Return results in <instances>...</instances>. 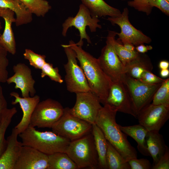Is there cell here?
I'll return each instance as SVG.
<instances>
[{
	"label": "cell",
	"mask_w": 169,
	"mask_h": 169,
	"mask_svg": "<svg viewBox=\"0 0 169 169\" xmlns=\"http://www.w3.org/2000/svg\"><path fill=\"white\" fill-rule=\"evenodd\" d=\"M71 141L66 153L78 168H100L98 157L92 132Z\"/></svg>",
	"instance_id": "277c9868"
},
{
	"label": "cell",
	"mask_w": 169,
	"mask_h": 169,
	"mask_svg": "<svg viewBox=\"0 0 169 169\" xmlns=\"http://www.w3.org/2000/svg\"><path fill=\"white\" fill-rule=\"evenodd\" d=\"M16 107L7 108L3 114L0 123V157L6 146L7 140L5 138L6 130L14 115L17 113Z\"/></svg>",
	"instance_id": "f1b7e54d"
},
{
	"label": "cell",
	"mask_w": 169,
	"mask_h": 169,
	"mask_svg": "<svg viewBox=\"0 0 169 169\" xmlns=\"http://www.w3.org/2000/svg\"><path fill=\"white\" fill-rule=\"evenodd\" d=\"M146 144L148 151L153 159V165L158 161L168 146L165 144L163 136L159 131H148L146 136Z\"/></svg>",
	"instance_id": "ffe728a7"
},
{
	"label": "cell",
	"mask_w": 169,
	"mask_h": 169,
	"mask_svg": "<svg viewBox=\"0 0 169 169\" xmlns=\"http://www.w3.org/2000/svg\"><path fill=\"white\" fill-rule=\"evenodd\" d=\"M14 13L12 10L2 8L1 17L5 21L4 31L0 36V44L7 51L13 55L16 53V44L14 33L12 28L13 23H15Z\"/></svg>",
	"instance_id": "d6986e66"
},
{
	"label": "cell",
	"mask_w": 169,
	"mask_h": 169,
	"mask_svg": "<svg viewBox=\"0 0 169 169\" xmlns=\"http://www.w3.org/2000/svg\"><path fill=\"white\" fill-rule=\"evenodd\" d=\"M152 169H169V149L168 147L157 162L151 167Z\"/></svg>",
	"instance_id": "f35d334b"
},
{
	"label": "cell",
	"mask_w": 169,
	"mask_h": 169,
	"mask_svg": "<svg viewBox=\"0 0 169 169\" xmlns=\"http://www.w3.org/2000/svg\"><path fill=\"white\" fill-rule=\"evenodd\" d=\"M116 33L112 31L111 38L112 44L115 53L125 66L136 58L139 53L136 50L131 51L126 49L122 44L115 39Z\"/></svg>",
	"instance_id": "83f0119b"
},
{
	"label": "cell",
	"mask_w": 169,
	"mask_h": 169,
	"mask_svg": "<svg viewBox=\"0 0 169 169\" xmlns=\"http://www.w3.org/2000/svg\"><path fill=\"white\" fill-rule=\"evenodd\" d=\"M152 49L151 45H146L144 44H141L135 46L136 50L141 54H145Z\"/></svg>",
	"instance_id": "60d3db41"
},
{
	"label": "cell",
	"mask_w": 169,
	"mask_h": 169,
	"mask_svg": "<svg viewBox=\"0 0 169 169\" xmlns=\"http://www.w3.org/2000/svg\"><path fill=\"white\" fill-rule=\"evenodd\" d=\"M19 133L15 128L7 140L6 148L0 157V169H14V167L23 145L18 141Z\"/></svg>",
	"instance_id": "e0dca14e"
},
{
	"label": "cell",
	"mask_w": 169,
	"mask_h": 169,
	"mask_svg": "<svg viewBox=\"0 0 169 169\" xmlns=\"http://www.w3.org/2000/svg\"><path fill=\"white\" fill-rule=\"evenodd\" d=\"M138 80L145 84H156L161 83L164 79L157 76L151 71H146L142 73Z\"/></svg>",
	"instance_id": "e575fe53"
},
{
	"label": "cell",
	"mask_w": 169,
	"mask_h": 169,
	"mask_svg": "<svg viewBox=\"0 0 169 169\" xmlns=\"http://www.w3.org/2000/svg\"><path fill=\"white\" fill-rule=\"evenodd\" d=\"M120 41L124 47L127 50L131 51L136 50L135 46L131 42L125 40H122Z\"/></svg>",
	"instance_id": "b9f144b4"
},
{
	"label": "cell",
	"mask_w": 169,
	"mask_h": 169,
	"mask_svg": "<svg viewBox=\"0 0 169 169\" xmlns=\"http://www.w3.org/2000/svg\"><path fill=\"white\" fill-rule=\"evenodd\" d=\"M18 0L38 17H44L51 8L49 2L45 0Z\"/></svg>",
	"instance_id": "f546056e"
},
{
	"label": "cell",
	"mask_w": 169,
	"mask_h": 169,
	"mask_svg": "<svg viewBox=\"0 0 169 169\" xmlns=\"http://www.w3.org/2000/svg\"><path fill=\"white\" fill-rule=\"evenodd\" d=\"M24 58L28 60L31 65L35 68L41 69L45 63L46 56L36 53L28 49H26L23 54Z\"/></svg>",
	"instance_id": "1f68e13d"
},
{
	"label": "cell",
	"mask_w": 169,
	"mask_h": 169,
	"mask_svg": "<svg viewBox=\"0 0 169 169\" xmlns=\"http://www.w3.org/2000/svg\"><path fill=\"white\" fill-rule=\"evenodd\" d=\"M148 1L152 7H156L167 16H169V2L166 0H148Z\"/></svg>",
	"instance_id": "74e56055"
},
{
	"label": "cell",
	"mask_w": 169,
	"mask_h": 169,
	"mask_svg": "<svg viewBox=\"0 0 169 169\" xmlns=\"http://www.w3.org/2000/svg\"><path fill=\"white\" fill-rule=\"evenodd\" d=\"M18 135L23 146L32 147L47 155L66 153L71 141L53 131H40L29 125Z\"/></svg>",
	"instance_id": "3957f363"
},
{
	"label": "cell",
	"mask_w": 169,
	"mask_h": 169,
	"mask_svg": "<svg viewBox=\"0 0 169 169\" xmlns=\"http://www.w3.org/2000/svg\"><path fill=\"white\" fill-rule=\"evenodd\" d=\"M64 108L58 101L48 99L39 102L31 117L29 126L51 128L63 115Z\"/></svg>",
	"instance_id": "ba28073f"
},
{
	"label": "cell",
	"mask_w": 169,
	"mask_h": 169,
	"mask_svg": "<svg viewBox=\"0 0 169 169\" xmlns=\"http://www.w3.org/2000/svg\"><path fill=\"white\" fill-rule=\"evenodd\" d=\"M158 66L161 70L168 69L169 67V62L167 60H161L159 63Z\"/></svg>",
	"instance_id": "7bdbcfd3"
},
{
	"label": "cell",
	"mask_w": 169,
	"mask_h": 169,
	"mask_svg": "<svg viewBox=\"0 0 169 169\" xmlns=\"http://www.w3.org/2000/svg\"><path fill=\"white\" fill-rule=\"evenodd\" d=\"M129 11L124 8L121 15L115 17H108L107 20L113 25H117L120 29V33H116L118 40H125L132 43L135 46L141 44H149L151 38L142 31L136 28L130 23L129 18Z\"/></svg>",
	"instance_id": "4fadbf2b"
},
{
	"label": "cell",
	"mask_w": 169,
	"mask_h": 169,
	"mask_svg": "<svg viewBox=\"0 0 169 169\" xmlns=\"http://www.w3.org/2000/svg\"><path fill=\"white\" fill-rule=\"evenodd\" d=\"M105 104L137 119L131 96L123 80L112 81Z\"/></svg>",
	"instance_id": "7c38bea8"
},
{
	"label": "cell",
	"mask_w": 169,
	"mask_h": 169,
	"mask_svg": "<svg viewBox=\"0 0 169 169\" xmlns=\"http://www.w3.org/2000/svg\"><path fill=\"white\" fill-rule=\"evenodd\" d=\"M119 127L124 134L136 141L137 149L140 153L145 156H150L146 144V138L148 131L146 128L140 124L129 126L119 125Z\"/></svg>",
	"instance_id": "cb8c5ba5"
},
{
	"label": "cell",
	"mask_w": 169,
	"mask_h": 169,
	"mask_svg": "<svg viewBox=\"0 0 169 169\" xmlns=\"http://www.w3.org/2000/svg\"><path fill=\"white\" fill-rule=\"evenodd\" d=\"M7 108V101L3 95L0 83V123L3 115Z\"/></svg>",
	"instance_id": "ab89813d"
},
{
	"label": "cell",
	"mask_w": 169,
	"mask_h": 169,
	"mask_svg": "<svg viewBox=\"0 0 169 169\" xmlns=\"http://www.w3.org/2000/svg\"><path fill=\"white\" fill-rule=\"evenodd\" d=\"M153 65L150 58L145 54L139 53L135 59L125 66L126 74L139 79L146 71H152Z\"/></svg>",
	"instance_id": "603a6c76"
},
{
	"label": "cell",
	"mask_w": 169,
	"mask_h": 169,
	"mask_svg": "<svg viewBox=\"0 0 169 169\" xmlns=\"http://www.w3.org/2000/svg\"><path fill=\"white\" fill-rule=\"evenodd\" d=\"M75 94V103L73 108H69L70 113L92 125L95 123L102 107L99 99L91 91Z\"/></svg>",
	"instance_id": "8fae6325"
},
{
	"label": "cell",
	"mask_w": 169,
	"mask_h": 169,
	"mask_svg": "<svg viewBox=\"0 0 169 169\" xmlns=\"http://www.w3.org/2000/svg\"><path fill=\"white\" fill-rule=\"evenodd\" d=\"M41 70V78L48 76L53 81L60 84L63 83V80L59 73L58 68H54L52 64L46 62Z\"/></svg>",
	"instance_id": "d6a6232c"
},
{
	"label": "cell",
	"mask_w": 169,
	"mask_h": 169,
	"mask_svg": "<svg viewBox=\"0 0 169 169\" xmlns=\"http://www.w3.org/2000/svg\"><path fill=\"white\" fill-rule=\"evenodd\" d=\"M129 0L128 5L134 8L139 12L145 13L147 15H150L152 11V7L149 4L148 0Z\"/></svg>",
	"instance_id": "836d02e7"
},
{
	"label": "cell",
	"mask_w": 169,
	"mask_h": 169,
	"mask_svg": "<svg viewBox=\"0 0 169 169\" xmlns=\"http://www.w3.org/2000/svg\"><path fill=\"white\" fill-rule=\"evenodd\" d=\"M7 51L3 48V47L0 44V56H7Z\"/></svg>",
	"instance_id": "f6af8a7d"
},
{
	"label": "cell",
	"mask_w": 169,
	"mask_h": 169,
	"mask_svg": "<svg viewBox=\"0 0 169 169\" xmlns=\"http://www.w3.org/2000/svg\"><path fill=\"white\" fill-rule=\"evenodd\" d=\"M117 112L108 105H104L99 112L95 123L101 129L106 140L128 161L137 158V152L116 123Z\"/></svg>",
	"instance_id": "7a4b0ae2"
},
{
	"label": "cell",
	"mask_w": 169,
	"mask_h": 169,
	"mask_svg": "<svg viewBox=\"0 0 169 169\" xmlns=\"http://www.w3.org/2000/svg\"><path fill=\"white\" fill-rule=\"evenodd\" d=\"M14 74L8 79L7 82L15 84V88L19 89L23 97H33L36 93L34 87L35 81L33 78L31 69L25 64L19 63L13 67Z\"/></svg>",
	"instance_id": "9a60e30c"
},
{
	"label": "cell",
	"mask_w": 169,
	"mask_h": 169,
	"mask_svg": "<svg viewBox=\"0 0 169 169\" xmlns=\"http://www.w3.org/2000/svg\"><path fill=\"white\" fill-rule=\"evenodd\" d=\"M128 162L131 169H150L152 166L149 160L145 158H132Z\"/></svg>",
	"instance_id": "d590c367"
},
{
	"label": "cell",
	"mask_w": 169,
	"mask_h": 169,
	"mask_svg": "<svg viewBox=\"0 0 169 169\" xmlns=\"http://www.w3.org/2000/svg\"><path fill=\"white\" fill-rule=\"evenodd\" d=\"M48 155L32 147L23 146L14 169H47Z\"/></svg>",
	"instance_id": "2e32d148"
},
{
	"label": "cell",
	"mask_w": 169,
	"mask_h": 169,
	"mask_svg": "<svg viewBox=\"0 0 169 169\" xmlns=\"http://www.w3.org/2000/svg\"><path fill=\"white\" fill-rule=\"evenodd\" d=\"M1 9H2V8H0V17H1ZM2 28V26H1V23L0 22V31L1 29ZM1 35V34L0 33V36Z\"/></svg>",
	"instance_id": "bcb514c9"
},
{
	"label": "cell",
	"mask_w": 169,
	"mask_h": 169,
	"mask_svg": "<svg viewBox=\"0 0 169 169\" xmlns=\"http://www.w3.org/2000/svg\"><path fill=\"white\" fill-rule=\"evenodd\" d=\"M100 22L99 18L92 16L88 9L81 3L76 15L74 17H69L63 23L62 35L65 37L69 28L74 27L79 32L80 40L77 43V44L83 45V39L91 43L90 38L86 32V27H88L91 32H95L97 28H102L101 25L99 23Z\"/></svg>",
	"instance_id": "52a82bcc"
},
{
	"label": "cell",
	"mask_w": 169,
	"mask_h": 169,
	"mask_svg": "<svg viewBox=\"0 0 169 169\" xmlns=\"http://www.w3.org/2000/svg\"><path fill=\"white\" fill-rule=\"evenodd\" d=\"M47 169H77L76 164L66 153L58 152L48 155Z\"/></svg>",
	"instance_id": "484cf974"
},
{
	"label": "cell",
	"mask_w": 169,
	"mask_h": 169,
	"mask_svg": "<svg viewBox=\"0 0 169 169\" xmlns=\"http://www.w3.org/2000/svg\"><path fill=\"white\" fill-rule=\"evenodd\" d=\"M123 80L131 96L137 116L143 108L150 103L155 93L162 83L146 84L126 74Z\"/></svg>",
	"instance_id": "30bf717a"
},
{
	"label": "cell",
	"mask_w": 169,
	"mask_h": 169,
	"mask_svg": "<svg viewBox=\"0 0 169 169\" xmlns=\"http://www.w3.org/2000/svg\"><path fill=\"white\" fill-rule=\"evenodd\" d=\"M151 103L169 106V79H165L155 93Z\"/></svg>",
	"instance_id": "4dcf8cb0"
},
{
	"label": "cell",
	"mask_w": 169,
	"mask_h": 169,
	"mask_svg": "<svg viewBox=\"0 0 169 169\" xmlns=\"http://www.w3.org/2000/svg\"><path fill=\"white\" fill-rule=\"evenodd\" d=\"M167 1L169 2V0H166Z\"/></svg>",
	"instance_id": "7dc6e473"
},
{
	"label": "cell",
	"mask_w": 169,
	"mask_h": 169,
	"mask_svg": "<svg viewBox=\"0 0 169 169\" xmlns=\"http://www.w3.org/2000/svg\"><path fill=\"white\" fill-rule=\"evenodd\" d=\"M67 59L64 64L66 72L65 81L67 90L70 92L90 91L87 80L80 66L78 64L74 51L68 44H62Z\"/></svg>",
	"instance_id": "5b68a950"
},
{
	"label": "cell",
	"mask_w": 169,
	"mask_h": 169,
	"mask_svg": "<svg viewBox=\"0 0 169 169\" xmlns=\"http://www.w3.org/2000/svg\"><path fill=\"white\" fill-rule=\"evenodd\" d=\"M68 44L75 53L90 91L104 105L112 81L103 70L98 59L84 50L82 45L77 44L72 40L69 41Z\"/></svg>",
	"instance_id": "6da1fadb"
},
{
	"label": "cell",
	"mask_w": 169,
	"mask_h": 169,
	"mask_svg": "<svg viewBox=\"0 0 169 169\" xmlns=\"http://www.w3.org/2000/svg\"><path fill=\"white\" fill-rule=\"evenodd\" d=\"M0 8L9 9L14 13L17 27L28 24L32 21L33 14L18 0H0Z\"/></svg>",
	"instance_id": "44dd1931"
},
{
	"label": "cell",
	"mask_w": 169,
	"mask_h": 169,
	"mask_svg": "<svg viewBox=\"0 0 169 169\" xmlns=\"http://www.w3.org/2000/svg\"><path fill=\"white\" fill-rule=\"evenodd\" d=\"M10 95L15 98L14 100L12 102V104L15 105L19 104L23 112V117L21 121L15 127L19 134L29 125L35 107L40 102V97L38 95H36L33 97H21L18 93L15 92H11Z\"/></svg>",
	"instance_id": "ac0fdd59"
},
{
	"label": "cell",
	"mask_w": 169,
	"mask_h": 169,
	"mask_svg": "<svg viewBox=\"0 0 169 169\" xmlns=\"http://www.w3.org/2000/svg\"><path fill=\"white\" fill-rule=\"evenodd\" d=\"M69 108H64L63 115L51 128L56 134L72 141L91 132L92 125L72 115Z\"/></svg>",
	"instance_id": "8992f818"
},
{
	"label": "cell",
	"mask_w": 169,
	"mask_h": 169,
	"mask_svg": "<svg viewBox=\"0 0 169 169\" xmlns=\"http://www.w3.org/2000/svg\"><path fill=\"white\" fill-rule=\"evenodd\" d=\"M160 74L161 76L163 78H166L168 77L169 76V69H161Z\"/></svg>",
	"instance_id": "ee69618b"
},
{
	"label": "cell",
	"mask_w": 169,
	"mask_h": 169,
	"mask_svg": "<svg viewBox=\"0 0 169 169\" xmlns=\"http://www.w3.org/2000/svg\"><path fill=\"white\" fill-rule=\"evenodd\" d=\"M91 132L98 156L100 168L107 169L106 161L107 141L101 129L95 123L92 124Z\"/></svg>",
	"instance_id": "d4e9b609"
},
{
	"label": "cell",
	"mask_w": 169,
	"mask_h": 169,
	"mask_svg": "<svg viewBox=\"0 0 169 169\" xmlns=\"http://www.w3.org/2000/svg\"><path fill=\"white\" fill-rule=\"evenodd\" d=\"M113 31H109L106 45L98 59L103 70L112 81L123 80L125 75V66L115 53L112 44Z\"/></svg>",
	"instance_id": "9c48e42d"
},
{
	"label": "cell",
	"mask_w": 169,
	"mask_h": 169,
	"mask_svg": "<svg viewBox=\"0 0 169 169\" xmlns=\"http://www.w3.org/2000/svg\"><path fill=\"white\" fill-rule=\"evenodd\" d=\"M106 161L108 169H131L128 161L108 141Z\"/></svg>",
	"instance_id": "4316f807"
},
{
	"label": "cell",
	"mask_w": 169,
	"mask_h": 169,
	"mask_svg": "<svg viewBox=\"0 0 169 169\" xmlns=\"http://www.w3.org/2000/svg\"><path fill=\"white\" fill-rule=\"evenodd\" d=\"M9 61L7 56H0V83L7 82L8 78V73L7 68Z\"/></svg>",
	"instance_id": "8d00e7d4"
},
{
	"label": "cell",
	"mask_w": 169,
	"mask_h": 169,
	"mask_svg": "<svg viewBox=\"0 0 169 169\" xmlns=\"http://www.w3.org/2000/svg\"><path fill=\"white\" fill-rule=\"evenodd\" d=\"M81 1L93 16L115 17L119 16L121 13L119 9L110 6L104 0Z\"/></svg>",
	"instance_id": "7402d4cb"
},
{
	"label": "cell",
	"mask_w": 169,
	"mask_h": 169,
	"mask_svg": "<svg viewBox=\"0 0 169 169\" xmlns=\"http://www.w3.org/2000/svg\"><path fill=\"white\" fill-rule=\"evenodd\" d=\"M169 118V106L149 104L139 113L137 119L139 124L148 131H159Z\"/></svg>",
	"instance_id": "5bb4252c"
}]
</instances>
